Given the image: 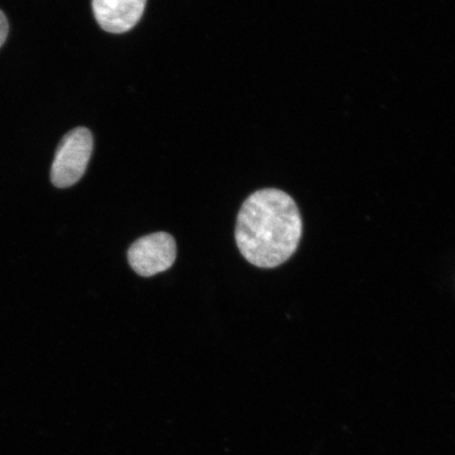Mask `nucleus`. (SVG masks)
<instances>
[{
    "instance_id": "5",
    "label": "nucleus",
    "mask_w": 455,
    "mask_h": 455,
    "mask_svg": "<svg viewBox=\"0 0 455 455\" xmlns=\"http://www.w3.org/2000/svg\"><path fill=\"white\" fill-rule=\"evenodd\" d=\"M9 24L7 17L2 10H0V47L4 44L5 39L8 37Z\"/></svg>"
},
{
    "instance_id": "1",
    "label": "nucleus",
    "mask_w": 455,
    "mask_h": 455,
    "mask_svg": "<svg viewBox=\"0 0 455 455\" xmlns=\"http://www.w3.org/2000/svg\"><path fill=\"white\" fill-rule=\"evenodd\" d=\"M303 223L294 199L278 189L253 193L237 216L235 241L250 264L275 268L298 249Z\"/></svg>"
},
{
    "instance_id": "3",
    "label": "nucleus",
    "mask_w": 455,
    "mask_h": 455,
    "mask_svg": "<svg viewBox=\"0 0 455 455\" xmlns=\"http://www.w3.org/2000/svg\"><path fill=\"white\" fill-rule=\"evenodd\" d=\"M178 255L174 238L164 232L140 237L128 251L131 268L139 275L150 277L167 271Z\"/></svg>"
},
{
    "instance_id": "2",
    "label": "nucleus",
    "mask_w": 455,
    "mask_h": 455,
    "mask_svg": "<svg viewBox=\"0 0 455 455\" xmlns=\"http://www.w3.org/2000/svg\"><path fill=\"white\" fill-rule=\"evenodd\" d=\"M93 152V136L90 130L79 127L70 131L60 142L51 168L52 184L65 189L76 185L87 170Z\"/></svg>"
},
{
    "instance_id": "4",
    "label": "nucleus",
    "mask_w": 455,
    "mask_h": 455,
    "mask_svg": "<svg viewBox=\"0 0 455 455\" xmlns=\"http://www.w3.org/2000/svg\"><path fill=\"white\" fill-rule=\"evenodd\" d=\"M147 0H92L96 21L106 32L126 33L139 24Z\"/></svg>"
}]
</instances>
